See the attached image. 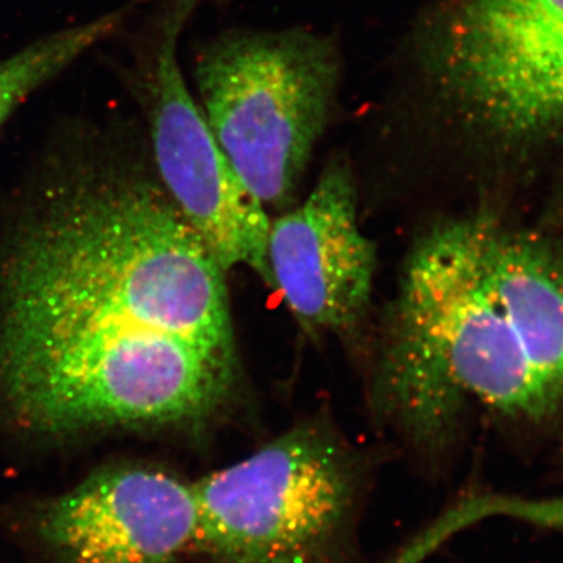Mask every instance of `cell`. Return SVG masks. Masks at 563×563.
Returning a JSON list of instances; mask_svg holds the SVG:
<instances>
[{"label":"cell","mask_w":563,"mask_h":563,"mask_svg":"<svg viewBox=\"0 0 563 563\" xmlns=\"http://www.w3.org/2000/svg\"><path fill=\"white\" fill-rule=\"evenodd\" d=\"M32 531L58 563H184L196 550L192 485L154 466H107L41 503Z\"/></svg>","instance_id":"52a82bcc"},{"label":"cell","mask_w":563,"mask_h":563,"mask_svg":"<svg viewBox=\"0 0 563 563\" xmlns=\"http://www.w3.org/2000/svg\"><path fill=\"white\" fill-rule=\"evenodd\" d=\"M268 282L310 331L342 332L372 299L376 246L357 222L350 165L333 158L301 206L269 222Z\"/></svg>","instance_id":"ba28073f"},{"label":"cell","mask_w":563,"mask_h":563,"mask_svg":"<svg viewBox=\"0 0 563 563\" xmlns=\"http://www.w3.org/2000/svg\"><path fill=\"white\" fill-rule=\"evenodd\" d=\"M202 2L166 5L139 65L140 101L150 118L155 166L176 209L225 272L246 265L268 282L272 220L232 168L180 68V33Z\"/></svg>","instance_id":"8992f818"},{"label":"cell","mask_w":563,"mask_h":563,"mask_svg":"<svg viewBox=\"0 0 563 563\" xmlns=\"http://www.w3.org/2000/svg\"><path fill=\"white\" fill-rule=\"evenodd\" d=\"M409 60L426 109L465 135L563 133V0H432Z\"/></svg>","instance_id":"3957f363"},{"label":"cell","mask_w":563,"mask_h":563,"mask_svg":"<svg viewBox=\"0 0 563 563\" xmlns=\"http://www.w3.org/2000/svg\"><path fill=\"white\" fill-rule=\"evenodd\" d=\"M492 517L521 518L551 526L558 520L559 506L554 499L529 501L504 495L472 496L433 518L431 523L415 533L385 563H426L457 533Z\"/></svg>","instance_id":"30bf717a"},{"label":"cell","mask_w":563,"mask_h":563,"mask_svg":"<svg viewBox=\"0 0 563 563\" xmlns=\"http://www.w3.org/2000/svg\"><path fill=\"white\" fill-rule=\"evenodd\" d=\"M224 274L143 174L70 180L0 266L3 406L44 437L206 424L236 383Z\"/></svg>","instance_id":"6da1fadb"},{"label":"cell","mask_w":563,"mask_h":563,"mask_svg":"<svg viewBox=\"0 0 563 563\" xmlns=\"http://www.w3.org/2000/svg\"><path fill=\"white\" fill-rule=\"evenodd\" d=\"M143 0H133L121 10L98 20L36 41L20 54L0 62V125L32 92L54 79L80 55L113 35L139 9Z\"/></svg>","instance_id":"9c48e42d"},{"label":"cell","mask_w":563,"mask_h":563,"mask_svg":"<svg viewBox=\"0 0 563 563\" xmlns=\"http://www.w3.org/2000/svg\"><path fill=\"white\" fill-rule=\"evenodd\" d=\"M484 225L463 218L429 229L388 313L374 402L420 446L450 439L468 399L526 420L559 415L487 279Z\"/></svg>","instance_id":"7a4b0ae2"},{"label":"cell","mask_w":563,"mask_h":563,"mask_svg":"<svg viewBox=\"0 0 563 563\" xmlns=\"http://www.w3.org/2000/svg\"><path fill=\"white\" fill-rule=\"evenodd\" d=\"M191 485L196 550L211 563H339L362 476L335 433L303 424Z\"/></svg>","instance_id":"5b68a950"},{"label":"cell","mask_w":563,"mask_h":563,"mask_svg":"<svg viewBox=\"0 0 563 563\" xmlns=\"http://www.w3.org/2000/svg\"><path fill=\"white\" fill-rule=\"evenodd\" d=\"M343 63L325 33L232 29L196 57V99L247 191L265 209L295 198L335 109Z\"/></svg>","instance_id":"277c9868"}]
</instances>
